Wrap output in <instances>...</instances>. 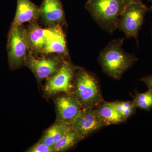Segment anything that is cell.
I'll return each mask as SVG.
<instances>
[{"mask_svg": "<svg viewBox=\"0 0 152 152\" xmlns=\"http://www.w3.org/2000/svg\"><path fill=\"white\" fill-rule=\"evenodd\" d=\"M136 108L137 107L136 106H134V107L125 109L124 110L122 113L121 115L125 121L128 118L132 116L135 113Z\"/></svg>", "mask_w": 152, "mask_h": 152, "instance_id": "19", "label": "cell"}, {"mask_svg": "<svg viewBox=\"0 0 152 152\" xmlns=\"http://www.w3.org/2000/svg\"><path fill=\"white\" fill-rule=\"evenodd\" d=\"M77 68L66 60H63L56 72L49 77L44 90L47 94L59 93L70 94L73 90V79Z\"/></svg>", "mask_w": 152, "mask_h": 152, "instance_id": "6", "label": "cell"}, {"mask_svg": "<svg viewBox=\"0 0 152 152\" xmlns=\"http://www.w3.org/2000/svg\"><path fill=\"white\" fill-rule=\"evenodd\" d=\"M82 140L77 132L71 126L64 135L55 144V152L65 151L72 148Z\"/></svg>", "mask_w": 152, "mask_h": 152, "instance_id": "16", "label": "cell"}, {"mask_svg": "<svg viewBox=\"0 0 152 152\" xmlns=\"http://www.w3.org/2000/svg\"><path fill=\"white\" fill-rule=\"evenodd\" d=\"M27 152H55L53 147L49 146L42 142L39 141L27 150Z\"/></svg>", "mask_w": 152, "mask_h": 152, "instance_id": "18", "label": "cell"}, {"mask_svg": "<svg viewBox=\"0 0 152 152\" xmlns=\"http://www.w3.org/2000/svg\"><path fill=\"white\" fill-rule=\"evenodd\" d=\"M71 127V124L58 120L47 130L40 141L54 148L56 143L64 135Z\"/></svg>", "mask_w": 152, "mask_h": 152, "instance_id": "14", "label": "cell"}, {"mask_svg": "<svg viewBox=\"0 0 152 152\" xmlns=\"http://www.w3.org/2000/svg\"><path fill=\"white\" fill-rule=\"evenodd\" d=\"M71 126L82 140L101 128L107 126L95 108H83Z\"/></svg>", "mask_w": 152, "mask_h": 152, "instance_id": "7", "label": "cell"}, {"mask_svg": "<svg viewBox=\"0 0 152 152\" xmlns=\"http://www.w3.org/2000/svg\"><path fill=\"white\" fill-rule=\"evenodd\" d=\"M149 1L151 3V7L148 8L149 11H150V12H151L152 11V0H149Z\"/></svg>", "mask_w": 152, "mask_h": 152, "instance_id": "23", "label": "cell"}, {"mask_svg": "<svg viewBox=\"0 0 152 152\" xmlns=\"http://www.w3.org/2000/svg\"><path fill=\"white\" fill-rule=\"evenodd\" d=\"M148 8L142 1L131 3L125 6L120 16L117 29L124 32L126 38H133L139 44L138 37Z\"/></svg>", "mask_w": 152, "mask_h": 152, "instance_id": "4", "label": "cell"}, {"mask_svg": "<svg viewBox=\"0 0 152 152\" xmlns=\"http://www.w3.org/2000/svg\"><path fill=\"white\" fill-rule=\"evenodd\" d=\"M51 31V26L43 28L37 22L29 25L26 28L27 37L30 50L33 54H42L46 41Z\"/></svg>", "mask_w": 152, "mask_h": 152, "instance_id": "13", "label": "cell"}, {"mask_svg": "<svg viewBox=\"0 0 152 152\" xmlns=\"http://www.w3.org/2000/svg\"><path fill=\"white\" fill-rule=\"evenodd\" d=\"M40 7L31 0H17L15 15L10 29L15 28L25 23L37 22L39 18Z\"/></svg>", "mask_w": 152, "mask_h": 152, "instance_id": "12", "label": "cell"}, {"mask_svg": "<svg viewBox=\"0 0 152 152\" xmlns=\"http://www.w3.org/2000/svg\"><path fill=\"white\" fill-rule=\"evenodd\" d=\"M39 19L48 27L65 25V15L61 0H43L40 7Z\"/></svg>", "mask_w": 152, "mask_h": 152, "instance_id": "9", "label": "cell"}, {"mask_svg": "<svg viewBox=\"0 0 152 152\" xmlns=\"http://www.w3.org/2000/svg\"><path fill=\"white\" fill-rule=\"evenodd\" d=\"M95 108L107 126L125 121L123 117L116 110L112 102H104Z\"/></svg>", "mask_w": 152, "mask_h": 152, "instance_id": "15", "label": "cell"}, {"mask_svg": "<svg viewBox=\"0 0 152 152\" xmlns=\"http://www.w3.org/2000/svg\"><path fill=\"white\" fill-rule=\"evenodd\" d=\"M125 5L123 0H88L85 8L102 29L112 34L117 29Z\"/></svg>", "mask_w": 152, "mask_h": 152, "instance_id": "2", "label": "cell"}, {"mask_svg": "<svg viewBox=\"0 0 152 152\" xmlns=\"http://www.w3.org/2000/svg\"><path fill=\"white\" fill-rule=\"evenodd\" d=\"M73 83L74 95L83 108H96L104 102L97 79L89 72L77 68Z\"/></svg>", "mask_w": 152, "mask_h": 152, "instance_id": "3", "label": "cell"}, {"mask_svg": "<svg viewBox=\"0 0 152 152\" xmlns=\"http://www.w3.org/2000/svg\"><path fill=\"white\" fill-rule=\"evenodd\" d=\"M7 49L11 69H17L25 64L26 57L30 50L26 28L23 25L10 29Z\"/></svg>", "mask_w": 152, "mask_h": 152, "instance_id": "5", "label": "cell"}, {"mask_svg": "<svg viewBox=\"0 0 152 152\" xmlns=\"http://www.w3.org/2000/svg\"><path fill=\"white\" fill-rule=\"evenodd\" d=\"M140 80L143 82L146 85L148 89L152 90V75H148L144 76Z\"/></svg>", "mask_w": 152, "mask_h": 152, "instance_id": "20", "label": "cell"}, {"mask_svg": "<svg viewBox=\"0 0 152 152\" xmlns=\"http://www.w3.org/2000/svg\"><path fill=\"white\" fill-rule=\"evenodd\" d=\"M112 104L116 110L121 115V114L124 110L125 108L122 105L121 102H112Z\"/></svg>", "mask_w": 152, "mask_h": 152, "instance_id": "21", "label": "cell"}, {"mask_svg": "<svg viewBox=\"0 0 152 152\" xmlns=\"http://www.w3.org/2000/svg\"><path fill=\"white\" fill-rule=\"evenodd\" d=\"M133 102L136 107L150 111L152 108V90L148 89L145 93H136Z\"/></svg>", "mask_w": 152, "mask_h": 152, "instance_id": "17", "label": "cell"}, {"mask_svg": "<svg viewBox=\"0 0 152 152\" xmlns=\"http://www.w3.org/2000/svg\"><path fill=\"white\" fill-rule=\"evenodd\" d=\"M56 104L58 119L71 124L83 108L75 96L70 94L58 97Z\"/></svg>", "mask_w": 152, "mask_h": 152, "instance_id": "10", "label": "cell"}, {"mask_svg": "<svg viewBox=\"0 0 152 152\" xmlns=\"http://www.w3.org/2000/svg\"><path fill=\"white\" fill-rule=\"evenodd\" d=\"M125 6L131 3L137 2L142 1V0H123Z\"/></svg>", "mask_w": 152, "mask_h": 152, "instance_id": "22", "label": "cell"}, {"mask_svg": "<svg viewBox=\"0 0 152 152\" xmlns=\"http://www.w3.org/2000/svg\"><path fill=\"white\" fill-rule=\"evenodd\" d=\"M63 61L59 57L37 58L29 50L26 57L25 65L33 72L38 80H42L56 73Z\"/></svg>", "mask_w": 152, "mask_h": 152, "instance_id": "8", "label": "cell"}, {"mask_svg": "<svg viewBox=\"0 0 152 152\" xmlns=\"http://www.w3.org/2000/svg\"><path fill=\"white\" fill-rule=\"evenodd\" d=\"M51 31L45 43L42 54H56L68 58L69 52L67 46L66 34L60 25L52 26Z\"/></svg>", "mask_w": 152, "mask_h": 152, "instance_id": "11", "label": "cell"}, {"mask_svg": "<svg viewBox=\"0 0 152 152\" xmlns=\"http://www.w3.org/2000/svg\"></svg>", "mask_w": 152, "mask_h": 152, "instance_id": "24", "label": "cell"}, {"mask_svg": "<svg viewBox=\"0 0 152 152\" xmlns=\"http://www.w3.org/2000/svg\"><path fill=\"white\" fill-rule=\"evenodd\" d=\"M124 39L125 38H119L110 41L98 58L104 72L115 80L121 78L138 60L134 55L124 50L122 46Z\"/></svg>", "mask_w": 152, "mask_h": 152, "instance_id": "1", "label": "cell"}]
</instances>
